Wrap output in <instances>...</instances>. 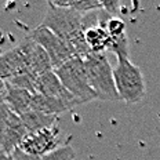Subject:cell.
I'll use <instances>...</instances> for the list:
<instances>
[{"instance_id":"e0dca14e","label":"cell","mask_w":160,"mask_h":160,"mask_svg":"<svg viewBox=\"0 0 160 160\" xmlns=\"http://www.w3.org/2000/svg\"><path fill=\"white\" fill-rule=\"evenodd\" d=\"M71 8L79 11L80 14H87L90 11L102 8V2H95V0H73L71 3Z\"/></svg>"},{"instance_id":"ffe728a7","label":"cell","mask_w":160,"mask_h":160,"mask_svg":"<svg viewBox=\"0 0 160 160\" xmlns=\"http://www.w3.org/2000/svg\"><path fill=\"white\" fill-rule=\"evenodd\" d=\"M11 155H7L6 152H0V160H10Z\"/></svg>"},{"instance_id":"277c9868","label":"cell","mask_w":160,"mask_h":160,"mask_svg":"<svg viewBox=\"0 0 160 160\" xmlns=\"http://www.w3.org/2000/svg\"><path fill=\"white\" fill-rule=\"evenodd\" d=\"M54 72L65 86V88L78 99L79 105L97 99L94 90L90 86L83 58H72Z\"/></svg>"},{"instance_id":"d6986e66","label":"cell","mask_w":160,"mask_h":160,"mask_svg":"<svg viewBox=\"0 0 160 160\" xmlns=\"http://www.w3.org/2000/svg\"><path fill=\"white\" fill-rule=\"evenodd\" d=\"M102 7H104V10H106L112 17H118L116 14H118V11H119L120 3L119 2H102Z\"/></svg>"},{"instance_id":"44dd1931","label":"cell","mask_w":160,"mask_h":160,"mask_svg":"<svg viewBox=\"0 0 160 160\" xmlns=\"http://www.w3.org/2000/svg\"><path fill=\"white\" fill-rule=\"evenodd\" d=\"M10 160H12V158H11V159H10Z\"/></svg>"},{"instance_id":"2e32d148","label":"cell","mask_w":160,"mask_h":160,"mask_svg":"<svg viewBox=\"0 0 160 160\" xmlns=\"http://www.w3.org/2000/svg\"><path fill=\"white\" fill-rule=\"evenodd\" d=\"M105 31L109 33L111 38H120L123 35H127L126 33V24L120 17H112L105 25Z\"/></svg>"},{"instance_id":"3957f363","label":"cell","mask_w":160,"mask_h":160,"mask_svg":"<svg viewBox=\"0 0 160 160\" xmlns=\"http://www.w3.org/2000/svg\"><path fill=\"white\" fill-rule=\"evenodd\" d=\"M113 76L120 101L137 104L145 97L146 83L142 71L130 58H118L116 66H113Z\"/></svg>"},{"instance_id":"6da1fadb","label":"cell","mask_w":160,"mask_h":160,"mask_svg":"<svg viewBox=\"0 0 160 160\" xmlns=\"http://www.w3.org/2000/svg\"><path fill=\"white\" fill-rule=\"evenodd\" d=\"M47 12L40 25L54 32L69 46L75 58H83L91 54L87 43H86L84 32L82 28L83 14L73 8L55 7L48 2Z\"/></svg>"},{"instance_id":"7a4b0ae2","label":"cell","mask_w":160,"mask_h":160,"mask_svg":"<svg viewBox=\"0 0 160 160\" xmlns=\"http://www.w3.org/2000/svg\"><path fill=\"white\" fill-rule=\"evenodd\" d=\"M84 66L87 71L90 86L94 90L97 99L99 101H120V97L116 88L113 66L109 64L105 52L95 54L91 52L84 58Z\"/></svg>"},{"instance_id":"9c48e42d","label":"cell","mask_w":160,"mask_h":160,"mask_svg":"<svg viewBox=\"0 0 160 160\" xmlns=\"http://www.w3.org/2000/svg\"><path fill=\"white\" fill-rule=\"evenodd\" d=\"M32 97V92L22 88H17L4 82V102L18 116L31 111Z\"/></svg>"},{"instance_id":"7c38bea8","label":"cell","mask_w":160,"mask_h":160,"mask_svg":"<svg viewBox=\"0 0 160 160\" xmlns=\"http://www.w3.org/2000/svg\"><path fill=\"white\" fill-rule=\"evenodd\" d=\"M84 38H86V43H87L90 51L95 52V54L105 52V50H108L109 47V42H111L109 33L104 28H101V26L86 31Z\"/></svg>"},{"instance_id":"ac0fdd59","label":"cell","mask_w":160,"mask_h":160,"mask_svg":"<svg viewBox=\"0 0 160 160\" xmlns=\"http://www.w3.org/2000/svg\"><path fill=\"white\" fill-rule=\"evenodd\" d=\"M11 158H12V160H39L40 159L38 156H33V155L26 153L25 151H22L21 148H17L15 151L11 153Z\"/></svg>"},{"instance_id":"ba28073f","label":"cell","mask_w":160,"mask_h":160,"mask_svg":"<svg viewBox=\"0 0 160 160\" xmlns=\"http://www.w3.org/2000/svg\"><path fill=\"white\" fill-rule=\"evenodd\" d=\"M18 47L25 57V61H26V65H28L29 71L35 76L43 75V73L50 72V71H54L48 54L44 51V48H43L42 46L38 44V43L33 39L29 38V36L24 42L19 43Z\"/></svg>"},{"instance_id":"9a60e30c","label":"cell","mask_w":160,"mask_h":160,"mask_svg":"<svg viewBox=\"0 0 160 160\" xmlns=\"http://www.w3.org/2000/svg\"><path fill=\"white\" fill-rule=\"evenodd\" d=\"M76 152L71 145H64L55 149L54 152L48 153V155L43 156L39 160H75Z\"/></svg>"},{"instance_id":"30bf717a","label":"cell","mask_w":160,"mask_h":160,"mask_svg":"<svg viewBox=\"0 0 160 160\" xmlns=\"http://www.w3.org/2000/svg\"><path fill=\"white\" fill-rule=\"evenodd\" d=\"M24 123L28 134L32 132H38L46 128H51L55 124H58V116H52V115H44L36 111H29L19 116Z\"/></svg>"},{"instance_id":"5b68a950","label":"cell","mask_w":160,"mask_h":160,"mask_svg":"<svg viewBox=\"0 0 160 160\" xmlns=\"http://www.w3.org/2000/svg\"><path fill=\"white\" fill-rule=\"evenodd\" d=\"M29 38L35 40L38 44H40L44 51L48 54L50 59H51L52 69L61 68L64 64L68 61H71L72 58H75L73 52L71 51L69 46L62 40L61 38L55 35L54 32H51L50 29L44 28V26L39 25L38 28H35L29 33Z\"/></svg>"},{"instance_id":"8992f818","label":"cell","mask_w":160,"mask_h":160,"mask_svg":"<svg viewBox=\"0 0 160 160\" xmlns=\"http://www.w3.org/2000/svg\"><path fill=\"white\" fill-rule=\"evenodd\" d=\"M59 127L55 124L51 128H46L38 132L26 134V137L22 139L19 148L25 151L29 155L43 158L48 153L54 152L59 146Z\"/></svg>"},{"instance_id":"4fadbf2b","label":"cell","mask_w":160,"mask_h":160,"mask_svg":"<svg viewBox=\"0 0 160 160\" xmlns=\"http://www.w3.org/2000/svg\"><path fill=\"white\" fill-rule=\"evenodd\" d=\"M36 79H38V76L31 75V73H24V75L12 76L8 80H6V83L14 86L17 88H22L32 92V94H36Z\"/></svg>"},{"instance_id":"52a82bcc","label":"cell","mask_w":160,"mask_h":160,"mask_svg":"<svg viewBox=\"0 0 160 160\" xmlns=\"http://www.w3.org/2000/svg\"><path fill=\"white\" fill-rule=\"evenodd\" d=\"M36 92L50 97V98L59 99V101L65 102L71 109L73 106L79 105L78 99L65 88V86L62 84V82L59 80L54 71L46 72L38 76V79H36Z\"/></svg>"},{"instance_id":"5bb4252c","label":"cell","mask_w":160,"mask_h":160,"mask_svg":"<svg viewBox=\"0 0 160 160\" xmlns=\"http://www.w3.org/2000/svg\"><path fill=\"white\" fill-rule=\"evenodd\" d=\"M108 50L115 52L116 58H128V38H127V35H123V36H120V38H111Z\"/></svg>"},{"instance_id":"8fae6325","label":"cell","mask_w":160,"mask_h":160,"mask_svg":"<svg viewBox=\"0 0 160 160\" xmlns=\"http://www.w3.org/2000/svg\"><path fill=\"white\" fill-rule=\"evenodd\" d=\"M69 106L65 102L59 101L57 98H50V97L42 95V94H33L32 97V104H31V111H36L44 115H52L58 116L59 113L69 111Z\"/></svg>"}]
</instances>
